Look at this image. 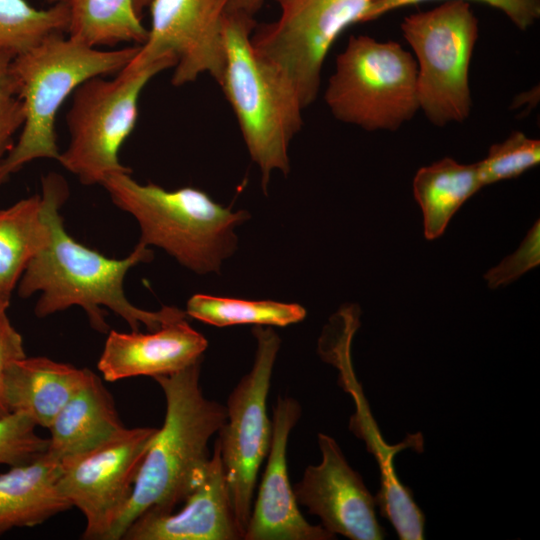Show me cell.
<instances>
[{
  "label": "cell",
  "instance_id": "6da1fadb",
  "mask_svg": "<svg viewBox=\"0 0 540 540\" xmlns=\"http://www.w3.org/2000/svg\"><path fill=\"white\" fill-rule=\"evenodd\" d=\"M68 192L67 183L59 174L49 173L42 179L43 213L51 240L28 263L17 284L22 298L40 294L35 315L45 318L79 306L86 312L91 327L101 333L109 329L102 307L120 316L135 332L141 324L152 332L165 323L187 317L185 311L176 307L147 311L127 299L123 289L127 272L139 263L151 261L153 251L138 243L127 257L113 259L76 241L66 232L60 215Z\"/></svg>",
  "mask_w": 540,
  "mask_h": 540
},
{
  "label": "cell",
  "instance_id": "7a4b0ae2",
  "mask_svg": "<svg viewBox=\"0 0 540 540\" xmlns=\"http://www.w3.org/2000/svg\"><path fill=\"white\" fill-rule=\"evenodd\" d=\"M200 367L201 360L153 377L166 400L164 422L148 447L131 497L107 540L122 539L144 512L174 511L203 479L211 458L208 442L226 421L227 413L226 406L203 395Z\"/></svg>",
  "mask_w": 540,
  "mask_h": 540
},
{
  "label": "cell",
  "instance_id": "3957f363",
  "mask_svg": "<svg viewBox=\"0 0 540 540\" xmlns=\"http://www.w3.org/2000/svg\"><path fill=\"white\" fill-rule=\"evenodd\" d=\"M139 48L100 50L59 33L12 58L9 71L23 104L24 123L0 162V185L33 160H57L55 119L64 101L86 80L121 71Z\"/></svg>",
  "mask_w": 540,
  "mask_h": 540
},
{
  "label": "cell",
  "instance_id": "277c9868",
  "mask_svg": "<svg viewBox=\"0 0 540 540\" xmlns=\"http://www.w3.org/2000/svg\"><path fill=\"white\" fill-rule=\"evenodd\" d=\"M255 17L227 10L225 66L218 84L230 104L266 192L271 173L290 171L288 149L303 126L304 107L283 72L254 48Z\"/></svg>",
  "mask_w": 540,
  "mask_h": 540
},
{
  "label": "cell",
  "instance_id": "5b68a950",
  "mask_svg": "<svg viewBox=\"0 0 540 540\" xmlns=\"http://www.w3.org/2000/svg\"><path fill=\"white\" fill-rule=\"evenodd\" d=\"M130 174H111L101 185L118 208L136 219L139 244L163 249L196 273L219 272L237 247L234 229L249 219V213L233 212L197 188L166 190L140 184Z\"/></svg>",
  "mask_w": 540,
  "mask_h": 540
},
{
  "label": "cell",
  "instance_id": "8992f818",
  "mask_svg": "<svg viewBox=\"0 0 540 540\" xmlns=\"http://www.w3.org/2000/svg\"><path fill=\"white\" fill-rule=\"evenodd\" d=\"M324 101L340 122L396 131L420 111L415 58L398 42L351 35L336 57Z\"/></svg>",
  "mask_w": 540,
  "mask_h": 540
},
{
  "label": "cell",
  "instance_id": "52a82bcc",
  "mask_svg": "<svg viewBox=\"0 0 540 540\" xmlns=\"http://www.w3.org/2000/svg\"><path fill=\"white\" fill-rule=\"evenodd\" d=\"M175 64L172 56L143 66L129 62L113 78L83 82L73 92L66 116L70 142L57 161L84 185H101L111 174L131 172L120 163L119 151L135 127L141 92Z\"/></svg>",
  "mask_w": 540,
  "mask_h": 540
},
{
  "label": "cell",
  "instance_id": "ba28073f",
  "mask_svg": "<svg viewBox=\"0 0 540 540\" xmlns=\"http://www.w3.org/2000/svg\"><path fill=\"white\" fill-rule=\"evenodd\" d=\"M400 29L414 52L420 111L438 127L465 121L472 110L469 68L479 37L470 3L448 0L410 14Z\"/></svg>",
  "mask_w": 540,
  "mask_h": 540
},
{
  "label": "cell",
  "instance_id": "9c48e42d",
  "mask_svg": "<svg viewBox=\"0 0 540 540\" xmlns=\"http://www.w3.org/2000/svg\"><path fill=\"white\" fill-rule=\"evenodd\" d=\"M251 370L230 393L217 443L237 525L244 537L259 468L269 452L272 422L266 411L271 376L281 340L270 327L255 325Z\"/></svg>",
  "mask_w": 540,
  "mask_h": 540
},
{
  "label": "cell",
  "instance_id": "30bf717a",
  "mask_svg": "<svg viewBox=\"0 0 540 540\" xmlns=\"http://www.w3.org/2000/svg\"><path fill=\"white\" fill-rule=\"evenodd\" d=\"M280 16L256 25L254 48L295 87L304 109L317 98L324 61L339 35L363 23L370 0H273Z\"/></svg>",
  "mask_w": 540,
  "mask_h": 540
},
{
  "label": "cell",
  "instance_id": "8fae6325",
  "mask_svg": "<svg viewBox=\"0 0 540 540\" xmlns=\"http://www.w3.org/2000/svg\"><path fill=\"white\" fill-rule=\"evenodd\" d=\"M156 431L126 428L104 445L60 462L59 489L85 517L83 539L107 540L131 497Z\"/></svg>",
  "mask_w": 540,
  "mask_h": 540
},
{
  "label": "cell",
  "instance_id": "7c38bea8",
  "mask_svg": "<svg viewBox=\"0 0 540 540\" xmlns=\"http://www.w3.org/2000/svg\"><path fill=\"white\" fill-rule=\"evenodd\" d=\"M229 0H151V25L130 61L143 66L176 60L171 83L183 86L209 74L220 83L225 66L224 21Z\"/></svg>",
  "mask_w": 540,
  "mask_h": 540
},
{
  "label": "cell",
  "instance_id": "4fadbf2b",
  "mask_svg": "<svg viewBox=\"0 0 540 540\" xmlns=\"http://www.w3.org/2000/svg\"><path fill=\"white\" fill-rule=\"evenodd\" d=\"M322 460L309 465L293 488L298 505L321 519L333 535L352 540H381L385 531L377 520L375 497L351 468L331 436L319 433Z\"/></svg>",
  "mask_w": 540,
  "mask_h": 540
},
{
  "label": "cell",
  "instance_id": "5bb4252c",
  "mask_svg": "<svg viewBox=\"0 0 540 540\" xmlns=\"http://www.w3.org/2000/svg\"><path fill=\"white\" fill-rule=\"evenodd\" d=\"M292 397L279 396L273 408L267 464L247 524L245 540H330L335 535L310 524L301 514L287 470V443L301 416Z\"/></svg>",
  "mask_w": 540,
  "mask_h": 540
},
{
  "label": "cell",
  "instance_id": "9a60e30c",
  "mask_svg": "<svg viewBox=\"0 0 540 540\" xmlns=\"http://www.w3.org/2000/svg\"><path fill=\"white\" fill-rule=\"evenodd\" d=\"M125 540L243 539L233 512L218 443L203 479L178 512L147 511L127 528Z\"/></svg>",
  "mask_w": 540,
  "mask_h": 540
},
{
  "label": "cell",
  "instance_id": "2e32d148",
  "mask_svg": "<svg viewBox=\"0 0 540 540\" xmlns=\"http://www.w3.org/2000/svg\"><path fill=\"white\" fill-rule=\"evenodd\" d=\"M207 346L206 338L189 325L187 317L145 334L110 330L97 368L108 382L137 376L153 378L200 361Z\"/></svg>",
  "mask_w": 540,
  "mask_h": 540
},
{
  "label": "cell",
  "instance_id": "e0dca14e",
  "mask_svg": "<svg viewBox=\"0 0 540 540\" xmlns=\"http://www.w3.org/2000/svg\"><path fill=\"white\" fill-rule=\"evenodd\" d=\"M90 373L47 357H24L5 373L2 403L9 412L25 413L37 426L48 428Z\"/></svg>",
  "mask_w": 540,
  "mask_h": 540
},
{
  "label": "cell",
  "instance_id": "ac0fdd59",
  "mask_svg": "<svg viewBox=\"0 0 540 540\" xmlns=\"http://www.w3.org/2000/svg\"><path fill=\"white\" fill-rule=\"evenodd\" d=\"M47 453L58 461L92 451L120 435L126 427L114 399L91 371L50 426Z\"/></svg>",
  "mask_w": 540,
  "mask_h": 540
},
{
  "label": "cell",
  "instance_id": "d6986e66",
  "mask_svg": "<svg viewBox=\"0 0 540 540\" xmlns=\"http://www.w3.org/2000/svg\"><path fill=\"white\" fill-rule=\"evenodd\" d=\"M61 463L47 452L0 474V535L34 527L72 508L58 485Z\"/></svg>",
  "mask_w": 540,
  "mask_h": 540
},
{
  "label": "cell",
  "instance_id": "ffe728a7",
  "mask_svg": "<svg viewBox=\"0 0 540 540\" xmlns=\"http://www.w3.org/2000/svg\"><path fill=\"white\" fill-rule=\"evenodd\" d=\"M481 188L478 163L462 164L445 157L420 168L413 193L422 209L426 239L440 237L453 215Z\"/></svg>",
  "mask_w": 540,
  "mask_h": 540
},
{
  "label": "cell",
  "instance_id": "44dd1931",
  "mask_svg": "<svg viewBox=\"0 0 540 540\" xmlns=\"http://www.w3.org/2000/svg\"><path fill=\"white\" fill-rule=\"evenodd\" d=\"M50 240L41 195L0 209V290L12 295L28 263Z\"/></svg>",
  "mask_w": 540,
  "mask_h": 540
},
{
  "label": "cell",
  "instance_id": "7402d4cb",
  "mask_svg": "<svg viewBox=\"0 0 540 540\" xmlns=\"http://www.w3.org/2000/svg\"><path fill=\"white\" fill-rule=\"evenodd\" d=\"M68 13L66 34L91 47L120 43L141 45L148 29L142 23L132 0H46Z\"/></svg>",
  "mask_w": 540,
  "mask_h": 540
},
{
  "label": "cell",
  "instance_id": "603a6c76",
  "mask_svg": "<svg viewBox=\"0 0 540 540\" xmlns=\"http://www.w3.org/2000/svg\"><path fill=\"white\" fill-rule=\"evenodd\" d=\"M187 316L216 326L237 324L285 327L302 321L306 310L296 303L244 300L195 294L187 302Z\"/></svg>",
  "mask_w": 540,
  "mask_h": 540
},
{
  "label": "cell",
  "instance_id": "cb8c5ba5",
  "mask_svg": "<svg viewBox=\"0 0 540 540\" xmlns=\"http://www.w3.org/2000/svg\"><path fill=\"white\" fill-rule=\"evenodd\" d=\"M67 27L60 5L37 9L26 0H0V54L14 58L51 35L66 34Z\"/></svg>",
  "mask_w": 540,
  "mask_h": 540
},
{
  "label": "cell",
  "instance_id": "d4e9b609",
  "mask_svg": "<svg viewBox=\"0 0 540 540\" xmlns=\"http://www.w3.org/2000/svg\"><path fill=\"white\" fill-rule=\"evenodd\" d=\"M540 162V141L521 131L493 144L485 159L477 162L483 187L516 178Z\"/></svg>",
  "mask_w": 540,
  "mask_h": 540
},
{
  "label": "cell",
  "instance_id": "484cf974",
  "mask_svg": "<svg viewBox=\"0 0 540 540\" xmlns=\"http://www.w3.org/2000/svg\"><path fill=\"white\" fill-rule=\"evenodd\" d=\"M36 423L25 413L0 416V465L15 466L46 453L48 438L36 433Z\"/></svg>",
  "mask_w": 540,
  "mask_h": 540
},
{
  "label": "cell",
  "instance_id": "4316f807",
  "mask_svg": "<svg viewBox=\"0 0 540 540\" xmlns=\"http://www.w3.org/2000/svg\"><path fill=\"white\" fill-rule=\"evenodd\" d=\"M430 0H370L363 23L380 18L398 8ZM468 1V0H465ZM502 12L519 30H527L540 18V0H474Z\"/></svg>",
  "mask_w": 540,
  "mask_h": 540
},
{
  "label": "cell",
  "instance_id": "83f0119b",
  "mask_svg": "<svg viewBox=\"0 0 540 540\" xmlns=\"http://www.w3.org/2000/svg\"><path fill=\"white\" fill-rule=\"evenodd\" d=\"M540 263V223L537 220L519 248L485 274L490 288L508 285Z\"/></svg>",
  "mask_w": 540,
  "mask_h": 540
},
{
  "label": "cell",
  "instance_id": "f1b7e54d",
  "mask_svg": "<svg viewBox=\"0 0 540 540\" xmlns=\"http://www.w3.org/2000/svg\"><path fill=\"white\" fill-rule=\"evenodd\" d=\"M12 56L0 54V162L13 146V136L22 128L24 109L9 71Z\"/></svg>",
  "mask_w": 540,
  "mask_h": 540
},
{
  "label": "cell",
  "instance_id": "f546056e",
  "mask_svg": "<svg viewBox=\"0 0 540 540\" xmlns=\"http://www.w3.org/2000/svg\"><path fill=\"white\" fill-rule=\"evenodd\" d=\"M26 357L23 339L9 320L6 312L0 314V404L2 403V385L7 369L12 363Z\"/></svg>",
  "mask_w": 540,
  "mask_h": 540
},
{
  "label": "cell",
  "instance_id": "4dcf8cb0",
  "mask_svg": "<svg viewBox=\"0 0 540 540\" xmlns=\"http://www.w3.org/2000/svg\"><path fill=\"white\" fill-rule=\"evenodd\" d=\"M265 0H229L227 10L242 12L255 17Z\"/></svg>",
  "mask_w": 540,
  "mask_h": 540
},
{
  "label": "cell",
  "instance_id": "1f68e13d",
  "mask_svg": "<svg viewBox=\"0 0 540 540\" xmlns=\"http://www.w3.org/2000/svg\"><path fill=\"white\" fill-rule=\"evenodd\" d=\"M136 13L142 17L143 11L148 8L151 0H132Z\"/></svg>",
  "mask_w": 540,
  "mask_h": 540
},
{
  "label": "cell",
  "instance_id": "d6a6232c",
  "mask_svg": "<svg viewBox=\"0 0 540 540\" xmlns=\"http://www.w3.org/2000/svg\"><path fill=\"white\" fill-rule=\"evenodd\" d=\"M11 295L0 290V314L6 312L9 306Z\"/></svg>",
  "mask_w": 540,
  "mask_h": 540
},
{
  "label": "cell",
  "instance_id": "836d02e7",
  "mask_svg": "<svg viewBox=\"0 0 540 540\" xmlns=\"http://www.w3.org/2000/svg\"><path fill=\"white\" fill-rule=\"evenodd\" d=\"M9 411L0 404V416L7 414Z\"/></svg>",
  "mask_w": 540,
  "mask_h": 540
}]
</instances>
